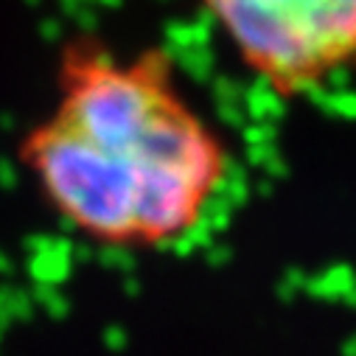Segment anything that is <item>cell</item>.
I'll use <instances>...</instances> for the list:
<instances>
[{
    "label": "cell",
    "mask_w": 356,
    "mask_h": 356,
    "mask_svg": "<svg viewBox=\"0 0 356 356\" xmlns=\"http://www.w3.org/2000/svg\"><path fill=\"white\" fill-rule=\"evenodd\" d=\"M56 84L23 160L59 219L102 247L138 252L194 236L230 180V146L183 90L174 56L73 40Z\"/></svg>",
    "instance_id": "6da1fadb"
},
{
    "label": "cell",
    "mask_w": 356,
    "mask_h": 356,
    "mask_svg": "<svg viewBox=\"0 0 356 356\" xmlns=\"http://www.w3.org/2000/svg\"><path fill=\"white\" fill-rule=\"evenodd\" d=\"M241 67L284 102L356 67V0H200Z\"/></svg>",
    "instance_id": "7a4b0ae2"
}]
</instances>
